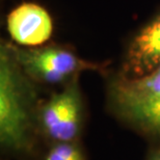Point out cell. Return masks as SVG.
<instances>
[{"mask_svg": "<svg viewBox=\"0 0 160 160\" xmlns=\"http://www.w3.org/2000/svg\"><path fill=\"white\" fill-rule=\"evenodd\" d=\"M45 160H85L84 153L75 142H54Z\"/></svg>", "mask_w": 160, "mask_h": 160, "instance_id": "cell-8", "label": "cell"}, {"mask_svg": "<svg viewBox=\"0 0 160 160\" xmlns=\"http://www.w3.org/2000/svg\"><path fill=\"white\" fill-rule=\"evenodd\" d=\"M160 94V66L142 77L121 76L110 86V99L113 108L148 100Z\"/></svg>", "mask_w": 160, "mask_h": 160, "instance_id": "cell-6", "label": "cell"}, {"mask_svg": "<svg viewBox=\"0 0 160 160\" xmlns=\"http://www.w3.org/2000/svg\"><path fill=\"white\" fill-rule=\"evenodd\" d=\"M148 160H160V149H154L149 153Z\"/></svg>", "mask_w": 160, "mask_h": 160, "instance_id": "cell-9", "label": "cell"}, {"mask_svg": "<svg viewBox=\"0 0 160 160\" xmlns=\"http://www.w3.org/2000/svg\"><path fill=\"white\" fill-rule=\"evenodd\" d=\"M16 62L9 44L0 50V142L11 151L29 148L34 92Z\"/></svg>", "mask_w": 160, "mask_h": 160, "instance_id": "cell-1", "label": "cell"}, {"mask_svg": "<svg viewBox=\"0 0 160 160\" xmlns=\"http://www.w3.org/2000/svg\"><path fill=\"white\" fill-rule=\"evenodd\" d=\"M78 79L66 83L62 91L53 94L39 110L42 130L54 142H75L81 130L83 104Z\"/></svg>", "mask_w": 160, "mask_h": 160, "instance_id": "cell-3", "label": "cell"}, {"mask_svg": "<svg viewBox=\"0 0 160 160\" xmlns=\"http://www.w3.org/2000/svg\"><path fill=\"white\" fill-rule=\"evenodd\" d=\"M160 66V15L142 28L128 49L124 63L127 78L145 76Z\"/></svg>", "mask_w": 160, "mask_h": 160, "instance_id": "cell-5", "label": "cell"}, {"mask_svg": "<svg viewBox=\"0 0 160 160\" xmlns=\"http://www.w3.org/2000/svg\"><path fill=\"white\" fill-rule=\"evenodd\" d=\"M16 62L32 81L58 84L68 83L85 71H99L101 66L79 57L72 50L50 45L21 48L9 44Z\"/></svg>", "mask_w": 160, "mask_h": 160, "instance_id": "cell-2", "label": "cell"}, {"mask_svg": "<svg viewBox=\"0 0 160 160\" xmlns=\"http://www.w3.org/2000/svg\"><path fill=\"white\" fill-rule=\"evenodd\" d=\"M8 30L18 45L34 47L50 39L53 23L44 8L36 3H23L8 16Z\"/></svg>", "mask_w": 160, "mask_h": 160, "instance_id": "cell-4", "label": "cell"}, {"mask_svg": "<svg viewBox=\"0 0 160 160\" xmlns=\"http://www.w3.org/2000/svg\"><path fill=\"white\" fill-rule=\"evenodd\" d=\"M114 109L137 130L160 140V94L148 100Z\"/></svg>", "mask_w": 160, "mask_h": 160, "instance_id": "cell-7", "label": "cell"}]
</instances>
